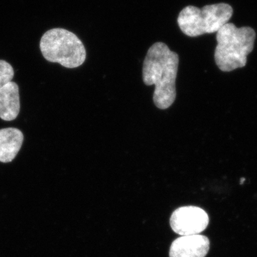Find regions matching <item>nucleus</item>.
Returning a JSON list of instances; mask_svg holds the SVG:
<instances>
[{
    "label": "nucleus",
    "mask_w": 257,
    "mask_h": 257,
    "mask_svg": "<svg viewBox=\"0 0 257 257\" xmlns=\"http://www.w3.org/2000/svg\"><path fill=\"white\" fill-rule=\"evenodd\" d=\"M23 133L18 128L0 130V162L8 163L14 160L23 146Z\"/></svg>",
    "instance_id": "obj_8"
},
{
    "label": "nucleus",
    "mask_w": 257,
    "mask_h": 257,
    "mask_svg": "<svg viewBox=\"0 0 257 257\" xmlns=\"http://www.w3.org/2000/svg\"><path fill=\"white\" fill-rule=\"evenodd\" d=\"M214 59L222 72H231L245 67L247 56L252 52L256 32L248 27L237 28L232 23L225 24L216 32Z\"/></svg>",
    "instance_id": "obj_2"
},
{
    "label": "nucleus",
    "mask_w": 257,
    "mask_h": 257,
    "mask_svg": "<svg viewBox=\"0 0 257 257\" xmlns=\"http://www.w3.org/2000/svg\"><path fill=\"white\" fill-rule=\"evenodd\" d=\"M232 15V8L226 3L206 5L202 9L189 5L180 12L177 23L184 35L196 37L217 32Z\"/></svg>",
    "instance_id": "obj_4"
},
{
    "label": "nucleus",
    "mask_w": 257,
    "mask_h": 257,
    "mask_svg": "<svg viewBox=\"0 0 257 257\" xmlns=\"http://www.w3.org/2000/svg\"><path fill=\"white\" fill-rule=\"evenodd\" d=\"M14 69L11 64L5 60H0V89L14 77Z\"/></svg>",
    "instance_id": "obj_9"
},
{
    "label": "nucleus",
    "mask_w": 257,
    "mask_h": 257,
    "mask_svg": "<svg viewBox=\"0 0 257 257\" xmlns=\"http://www.w3.org/2000/svg\"><path fill=\"white\" fill-rule=\"evenodd\" d=\"M40 47L45 60L66 68L79 67L87 57L82 42L65 29H52L45 32L40 40Z\"/></svg>",
    "instance_id": "obj_3"
},
{
    "label": "nucleus",
    "mask_w": 257,
    "mask_h": 257,
    "mask_svg": "<svg viewBox=\"0 0 257 257\" xmlns=\"http://www.w3.org/2000/svg\"><path fill=\"white\" fill-rule=\"evenodd\" d=\"M209 247V240L204 235L182 236L171 245L170 257H205Z\"/></svg>",
    "instance_id": "obj_6"
},
{
    "label": "nucleus",
    "mask_w": 257,
    "mask_h": 257,
    "mask_svg": "<svg viewBox=\"0 0 257 257\" xmlns=\"http://www.w3.org/2000/svg\"><path fill=\"white\" fill-rule=\"evenodd\" d=\"M245 180L244 178H242L241 179V182H240V184H242L243 183V181Z\"/></svg>",
    "instance_id": "obj_10"
},
{
    "label": "nucleus",
    "mask_w": 257,
    "mask_h": 257,
    "mask_svg": "<svg viewBox=\"0 0 257 257\" xmlns=\"http://www.w3.org/2000/svg\"><path fill=\"white\" fill-rule=\"evenodd\" d=\"M20 111V92L18 84L10 82L0 89V118L13 121Z\"/></svg>",
    "instance_id": "obj_7"
},
{
    "label": "nucleus",
    "mask_w": 257,
    "mask_h": 257,
    "mask_svg": "<svg viewBox=\"0 0 257 257\" xmlns=\"http://www.w3.org/2000/svg\"><path fill=\"white\" fill-rule=\"evenodd\" d=\"M209 216L202 208L194 206L179 207L170 218V226L182 236L199 234L209 224Z\"/></svg>",
    "instance_id": "obj_5"
},
{
    "label": "nucleus",
    "mask_w": 257,
    "mask_h": 257,
    "mask_svg": "<svg viewBox=\"0 0 257 257\" xmlns=\"http://www.w3.org/2000/svg\"><path fill=\"white\" fill-rule=\"evenodd\" d=\"M178 66L179 55L163 42H157L149 49L144 61L143 78L146 85H155L153 101L159 109H167L175 101Z\"/></svg>",
    "instance_id": "obj_1"
}]
</instances>
